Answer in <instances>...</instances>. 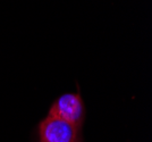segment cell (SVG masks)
<instances>
[{
    "mask_svg": "<svg viewBox=\"0 0 152 142\" xmlns=\"http://www.w3.org/2000/svg\"><path fill=\"white\" fill-rule=\"evenodd\" d=\"M48 115L60 118L75 126L76 129L83 131L86 108L80 91L75 93L68 92L59 96L51 103L48 110Z\"/></svg>",
    "mask_w": 152,
    "mask_h": 142,
    "instance_id": "6da1fadb",
    "label": "cell"
},
{
    "mask_svg": "<svg viewBox=\"0 0 152 142\" xmlns=\"http://www.w3.org/2000/svg\"><path fill=\"white\" fill-rule=\"evenodd\" d=\"M37 142H84L83 131L60 118L47 115L37 126Z\"/></svg>",
    "mask_w": 152,
    "mask_h": 142,
    "instance_id": "7a4b0ae2",
    "label": "cell"
}]
</instances>
